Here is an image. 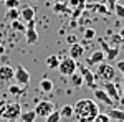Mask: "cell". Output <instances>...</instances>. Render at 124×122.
<instances>
[{
    "mask_svg": "<svg viewBox=\"0 0 124 122\" xmlns=\"http://www.w3.org/2000/svg\"><path fill=\"white\" fill-rule=\"evenodd\" d=\"M117 2H119V0H106V3H108V7H109V8H113Z\"/></svg>",
    "mask_w": 124,
    "mask_h": 122,
    "instance_id": "8d00e7d4",
    "label": "cell"
},
{
    "mask_svg": "<svg viewBox=\"0 0 124 122\" xmlns=\"http://www.w3.org/2000/svg\"><path fill=\"white\" fill-rule=\"evenodd\" d=\"M93 122H111V119H109V115H108V114L99 112V114L94 117V121H93Z\"/></svg>",
    "mask_w": 124,
    "mask_h": 122,
    "instance_id": "f546056e",
    "label": "cell"
},
{
    "mask_svg": "<svg viewBox=\"0 0 124 122\" xmlns=\"http://www.w3.org/2000/svg\"><path fill=\"white\" fill-rule=\"evenodd\" d=\"M83 55H85V45H79V41L70 45V55L68 56H71L75 61H78L83 58Z\"/></svg>",
    "mask_w": 124,
    "mask_h": 122,
    "instance_id": "4fadbf2b",
    "label": "cell"
},
{
    "mask_svg": "<svg viewBox=\"0 0 124 122\" xmlns=\"http://www.w3.org/2000/svg\"><path fill=\"white\" fill-rule=\"evenodd\" d=\"M45 122H61V115H60V111H53V112H50L45 117Z\"/></svg>",
    "mask_w": 124,
    "mask_h": 122,
    "instance_id": "603a6c76",
    "label": "cell"
},
{
    "mask_svg": "<svg viewBox=\"0 0 124 122\" xmlns=\"http://www.w3.org/2000/svg\"><path fill=\"white\" fill-rule=\"evenodd\" d=\"M13 78H15V69L8 65H2L0 66V83H3V84H8L13 81Z\"/></svg>",
    "mask_w": 124,
    "mask_h": 122,
    "instance_id": "9c48e42d",
    "label": "cell"
},
{
    "mask_svg": "<svg viewBox=\"0 0 124 122\" xmlns=\"http://www.w3.org/2000/svg\"><path fill=\"white\" fill-rule=\"evenodd\" d=\"M96 13H99V15H108L109 13V7L104 3H98V8H96Z\"/></svg>",
    "mask_w": 124,
    "mask_h": 122,
    "instance_id": "83f0119b",
    "label": "cell"
},
{
    "mask_svg": "<svg viewBox=\"0 0 124 122\" xmlns=\"http://www.w3.org/2000/svg\"><path fill=\"white\" fill-rule=\"evenodd\" d=\"M70 8H83L85 10V5H86V0H68V3H66Z\"/></svg>",
    "mask_w": 124,
    "mask_h": 122,
    "instance_id": "cb8c5ba5",
    "label": "cell"
},
{
    "mask_svg": "<svg viewBox=\"0 0 124 122\" xmlns=\"http://www.w3.org/2000/svg\"><path fill=\"white\" fill-rule=\"evenodd\" d=\"M56 69L63 76H71L78 69V61H75L71 56H65L60 59V65H58Z\"/></svg>",
    "mask_w": 124,
    "mask_h": 122,
    "instance_id": "277c9868",
    "label": "cell"
},
{
    "mask_svg": "<svg viewBox=\"0 0 124 122\" xmlns=\"http://www.w3.org/2000/svg\"><path fill=\"white\" fill-rule=\"evenodd\" d=\"M20 114H22V106H20V102L10 101V102L3 104V115H2V119L12 122V121H17L20 117Z\"/></svg>",
    "mask_w": 124,
    "mask_h": 122,
    "instance_id": "3957f363",
    "label": "cell"
},
{
    "mask_svg": "<svg viewBox=\"0 0 124 122\" xmlns=\"http://www.w3.org/2000/svg\"><path fill=\"white\" fill-rule=\"evenodd\" d=\"M94 99L98 101V102L106 104V106H113V104H114V101L106 94V91L103 89V87H96L94 89Z\"/></svg>",
    "mask_w": 124,
    "mask_h": 122,
    "instance_id": "5bb4252c",
    "label": "cell"
},
{
    "mask_svg": "<svg viewBox=\"0 0 124 122\" xmlns=\"http://www.w3.org/2000/svg\"><path fill=\"white\" fill-rule=\"evenodd\" d=\"M106 114L109 115V119H111V121L124 122V109H121V107H111Z\"/></svg>",
    "mask_w": 124,
    "mask_h": 122,
    "instance_id": "2e32d148",
    "label": "cell"
},
{
    "mask_svg": "<svg viewBox=\"0 0 124 122\" xmlns=\"http://www.w3.org/2000/svg\"><path fill=\"white\" fill-rule=\"evenodd\" d=\"M98 114H99L98 102H96L94 99H91V97L79 99L73 106V117L78 122H93Z\"/></svg>",
    "mask_w": 124,
    "mask_h": 122,
    "instance_id": "6da1fadb",
    "label": "cell"
},
{
    "mask_svg": "<svg viewBox=\"0 0 124 122\" xmlns=\"http://www.w3.org/2000/svg\"><path fill=\"white\" fill-rule=\"evenodd\" d=\"M76 41H78L76 35H68V36H66V43H68V45H73V43H76Z\"/></svg>",
    "mask_w": 124,
    "mask_h": 122,
    "instance_id": "e575fe53",
    "label": "cell"
},
{
    "mask_svg": "<svg viewBox=\"0 0 124 122\" xmlns=\"http://www.w3.org/2000/svg\"><path fill=\"white\" fill-rule=\"evenodd\" d=\"M103 61H106L104 51H103V50H96V51H93V53L89 55V58L86 59V65L88 66H98L99 63H103Z\"/></svg>",
    "mask_w": 124,
    "mask_h": 122,
    "instance_id": "7c38bea8",
    "label": "cell"
},
{
    "mask_svg": "<svg viewBox=\"0 0 124 122\" xmlns=\"http://www.w3.org/2000/svg\"><path fill=\"white\" fill-rule=\"evenodd\" d=\"M113 10H114V13H116V17L117 18H121V20H124V5L123 3H116L114 7H113Z\"/></svg>",
    "mask_w": 124,
    "mask_h": 122,
    "instance_id": "4316f807",
    "label": "cell"
},
{
    "mask_svg": "<svg viewBox=\"0 0 124 122\" xmlns=\"http://www.w3.org/2000/svg\"><path fill=\"white\" fill-rule=\"evenodd\" d=\"M60 59H61V58L58 56V55H50V56L46 58V66L50 69H56L58 65H60Z\"/></svg>",
    "mask_w": 124,
    "mask_h": 122,
    "instance_id": "ffe728a7",
    "label": "cell"
},
{
    "mask_svg": "<svg viewBox=\"0 0 124 122\" xmlns=\"http://www.w3.org/2000/svg\"><path fill=\"white\" fill-rule=\"evenodd\" d=\"M28 23V27L25 28V40H27V43L28 45H33V43H37L38 41V31H37V22L35 20H31V22H27Z\"/></svg>",
    "mask_w": 124,
    "mask_h": 122,
    "instance_id": "ba28073f",
    "label": "cell"
},
{
    "mask_svg": "<svg viewBox=\"0 0 124 122\" xmlns=\"http://www.w3.org/2000/svg\"><path fill=\"white\" fill-rule=\"evenodd\" d=\"M20 20L23 22H31L35 20V8L31 5H25L23 8L20 10Z\"/></svg>",
    "mask_w": 124,
    "mask_h": 122,
    "instance_id": "9a60e30c",
    "label": "cell"
},
{
    "mask_svg": "<svg viewBox=\"0 0 124 122\" xmlns=\"http://www.w3.org/2000/svg\"><path fill=\"white\" fill-rule=\"evenodd\" d=\"M119 50H121V51H124V41L121 43V46H119Z\"/></svg>",
    "mask_w": 124,
    "mask_h": 122,
    "instance_id": "b9f144b4",
    "label": "cell"
},
{
    "mask_svg": "<svg viewBox=\"0 0 124 122\" xmlns=\"http://www.w3.org/2000/svg\"><path fill=\"white\" fill-rule=\"evenodd\" d=\"M117 102H119V104L124 107V93H121V96H119V101H117Z\"/></svg>",
    "mask_w": 124,
    "mask_h": 122,
    "instance_id": "74e56055",
    "label": "cell"
},
{
    "mask_svg": "<svg viewBox=\"0 0 124 122\" xmlns=\"http://www.w3.org/2000/svg\"><path fill=\"white\" fill-rule=\"evenodd\" d=\"M116 69L123 74V78H124V59H121V61H117L116 63Z\"/></svg>",
    "mask_w": 124,
    "mask_h": 122,
    "instance_id": "836d02e7",
    "label": "cell"
},
{
    "mask_svg": "<svg viewBox=\"0 0 124 122\" xmlns=\"http://www.w3.org/2000/svg\"><path fill=\"white\" fill-rule=\"evenodd\" d=\"M98 3H99V2H93V3H88V2H86L85 10H93V12H96V8H98Z\"/></svg>",
    "mask_w": 124,
    "mask_h": 122,
    "instance_id": "d6a6232c",
    "label": "cell"
},
{
    "mask_svg": "<svg viewBox=\"0 0 124 122\" xmlns=\"http://www.w3.org/2000/svg\"><path fill=\"white\" fill-rule=\"evenodd\" d=\"M35 117H37V114L33 112V111H27V112L20 114V121H22V122H33V121H35Z\"/></svg>",
    "mask_w": 124,
    "mask_h": 122,
    "instance_id": "7402d4cb",
    "label": "cell"
},
{
    "mask_svg": "<svg viewBox=\"0 0 124 122\" xmlns=\"http://www.w3.org/2000/svg\"><path fill=\"white\" fill-rule=\"evenodd\" d=\"M60 115H61V119H73V106L71 104H65V106H61V109H60Z\"/></svg>",
    "mask_w": 124,
    "mask_h": 122,
    "instance_id": "e0dca14e",
    "label": "cell"
},
{
    "mask_svg": "<svg viewBox=\"0 0 124 122\" xmlns=\"http://www.w3.org/2000/svg\"><path fill=\"white\" fill-rule=\"evenodd\" d=\"M5 18L8 20V22L18 20L20 18V10L18 8H7V12H5Z\"/></svg>",
    "mask_w": 124,
    "mask_h": 122,
    "instance_id": "44dd1931",
    "label": "cell"
},
{
    "mask_svg": "<svg viewBox=\"0 0 124 122\" xmlns=\"http://www.w3.org/2000/svg\"><path fill=\"white\" fill-rule=\"evenodd\" d=\"M117 89H121V91H123V93H124V81H123V83H121V84H119V86H117Z\"/></svg>",
    "mask_w": 124,
    "mask_h": 122,
    "instance_id": "f35d334b",
    "label": "cell"
},
{
    "mask_svg": "<svg viewBox=\"0 0 124 122\" xmlns=\"http://www.w3.org/2000/svg\"><path fill=\"white\" fill-rule=\"evenodd\" d=\"M119 36H121V38H123V40H124V27H123V28H121V31H119Z\"/></svg>",
    "mask_w": 124,
    "mask_h": 122,
    "instance_id": "ab89813d",
    "label": "cell"
},
{
    "mask_svg": "<svg viewBox=\"0 0 124 122\" xmlns=\"http://www.w3.org/2000/svg\"><path fill=\"white\" fill-rule=\"evenodd\" d=\"M56 107H55V104L51 102V101H38L37 106H35V109H33V112L37 114V117H46L50 112H53Z\"/></svg>",
    "mask_w": 124,
    "mask_h": 122,
    "instance_id": "8992f818",
    "label": "cell"
},
{
    "mask_svg": "<svg viewBox=\"0 0 124 122\" xmlns=\"http://www.w3.org/2000/svg\"><path fill=\"white\" fill-rule=\"evenodd\" d=\"M13 79L17 81V84H20L22 87H25V86L30 84V73L22 65H18L15 68V78H13Z\"/></svg>",
    "mask_w": 124,
    "mask_h": 122,
    "instance_id": "52a82bcc",
    "label": "cell"
},
{
    "mask_svg": "<svg viewBox=\"0 0 124 122\" xmlns=\"http://www.w3.org/2000/svg\"><path fill=\"white\" fill-rule=\"evenodd\" d=\"M40 89H41V93H45V94H48V93H51L53 91V81H50V79H41L40 81Z\"/></svg>",
    "mask_w": 124,
    "mask_h": 122,
    "instance_id": "d6986e66",
    "label": "cell"
},
{
    "mask_svg": "<svg viewBox=\"0 0 124 122\" xmlns=\"http://www.w3.org/2000/svg\"><path fill=\"white\" fill-rule=\"evenodd\" d=\"M12 27H13L15 30H18V31H25V28H27V27L20 22V18L18 20H13V22H12Z\"/></svg>",
    "mask_w": 124,
    "mask_h": 122,
    "instance_id": "4dcf8cb0",
    "label": "cell"
},
{
    "mask_svg": "<svg viewBox=\"0 0 124 122\" xmlns=\"http://www.w3.org/2000/svg\"><path fill=\"white\" fill-rule=\"evenodd\" d=\"M99 43H101V48H103V51H104V56H106L108 61H113V59L119 55V46H113L111 48L103 38H99Z\"/></svg>",
    "mask_w": 124,
    "mask_h": 122,
    "instance_id": "30bf717a",
    "label": "cell"
},
{
    "mask_svg": "<svg viewBox=\"0 0 124 122\" xmlns=\"http://www.w3.org/2000/svg\"><path fill=\"white\" fill-rule=\"evenodd\" d=\"M68 10H70V7L63 2H58V3L53 5V12H56V13H66Z\"/></svg>",
    "mask_w": 124,
    "mask_h": 122,
    "instance_id": "d4e9b609",
    "label": "cell"
},
{
    "mask_svg": "<svg viewBox=\"0 0 124 122\" xmlns=\"http://www.w3.org/2000/svg\"><path fill=\"white\" fill-rule=\"evenodd\" d=\"M5 2V7L7 8H18L20 0H3Z\"/></svg>",
    "mask_w": 124,
    "mask_h": 122,
    "instance_id": "1f68e13d",
    "label": "cell"
},
{
    "mask_svg": "<svg viewBox=\"0 0 124 122\" xmlns=\"http://www.w3.org/2000/svg\"><path fill=\"white\" fill-rule=\"evenodd\" d=\"M96 36V30L94 28H86L85 33H83V38H85V41H88V40H93V38Z\"/></svg>",
    "mask_w": 124,
    "mask_h": 122,
    "instance_id": "f1b7e54d",
    "label": "cell"
},
{
    "mask_svg": "<svg viewBox=\"0 0 124 122\" xmlns=\"http://www.w3.org/2000/svg\"><path fill=\"white\" fill-rule=\"evenodd\" d=\"M70 83H71V86H73V87H81V86L85 84V81H83V76H81V73L75 71L73 74L70 76Z\"/></svg>",
    "mask_w": 124,
    "mask_h": 122,
    "instance_id": "ac0fdd59",
    "label": "cell"
},
{
    "mask_svg": "<svg viewBox=\"0 0 124 122\" xmlns=\"http://www.w3.org/2000/svg\"><path fill=\"white\" fill-rule=\"evenodd\" d=\"M78 68H79V73H81V76H83V81H85V86H88L89 89H96L98 87V84H96V76H94V73L88 68V66H85V65H79L78 63Z\"/></svg>",
    "mask_w": 124,
    "mask_h": 122,
    "instance_id": "5b68a950",
    "label": "cell"
},
{
    "mask_svg": "<svg viewBox=\"0 0 124 122\" xmlns=\"http://www.w3.org/2000/svg\"><path fill=\"white\" fill-rule=\"evenodd\" d=\"M103 89L106 91V94L114 101V102H117L119 101V89H117V84H114L113 81H106V83H103Z\"/></svg>",
    "mask_w": 124,
    "mask_h": 122,
    "instance_id": "8fae6325",
    "label": "cell"
},
{
    "mask_svg": "<svg viewBox=\"0 0 124 122\" xmlns=\"http://www.w3.org/2000/svg\"><path fill=\"white\" fill-rule=\"evenodd\" d=\"M8 93L12 96H20V94H23V87L20 84H10L8 86Z\"/></svg>",
    "mask_w": 124,
    "mask_h": 122,
    "instance_id": "484cf974",
    "label": "cell"
},
{
    "mask_svg": "<svg viewBox=\"0 0 124 122\" xmlns=\"http://www.w3.org/2000/svg\"><path fill=\"white\" fill-rule=\"evenodd\" d=\"M96 79H99L101 83H106V81H113L116 78V68L111 65H108L106 61L103 63H99V65L96 66Z\"/></svg>",
    "mask_w": 124,
    "mask_h": 122,
    "instance_id": "7a4b0ae2",
    "label": "cell"
},
{
    "mask_svg": "<svg viewBox=\"0 0 124 122\" xmlns=\"http://www.w3.org/2000/svg\"><path fill=\"white\" fill-rule=\"evenodd\" d=\"M2 115H3V106H0V119H2Z\"/></svg>",
    "mask_w": 124,
    "mask_h": 122,
    "instance_id": "60d3db41",
    "label": "cell"
},
{
    "mask_svg": "<svg viewBox=\"0 0 124 122\" xmlns=\"http://www.w3.org/2000/svg\"><path fill=\"white\" fill-rule=\"evenodd\" d=\"M124 40L121 36H119V35H114V36H113V43H114V46H119V43H123Z\"/></svg>",
    "mask_w": 124,
    "mask_h": 122,
    "instance_id": "d590c367",
    "label": "cell"
}]
</instances>
